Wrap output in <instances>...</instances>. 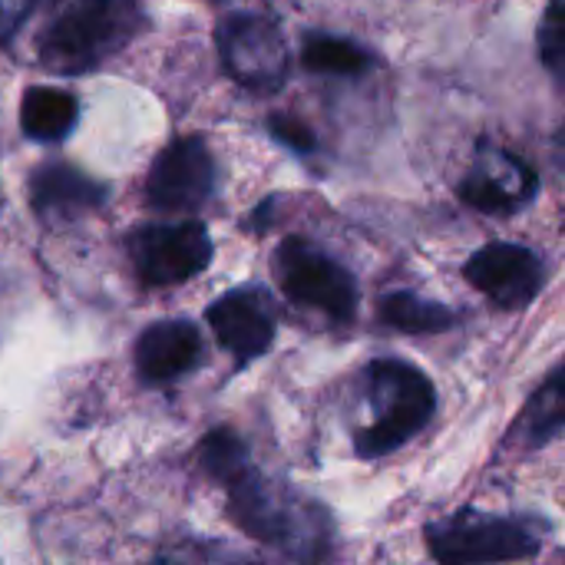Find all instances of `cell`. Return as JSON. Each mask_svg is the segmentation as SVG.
<instances>
[{"mask_svg":"<svg viewBox=\"0 0 565 565\" xmlns=\"http://www.w3.org/2000/svg\"><path fill=\"white\" fill-rule=\"evenodd\" d=\"M228 516L252 540L295 559H321L328 553V516L321 507L295 497L288 487L262 477L248 460L225 480Z\"/></svg>","mask_w":565,"mask_h":565,"instance_id":"cell-1","label":"cell"},{"mask_svg":"<svg viewBox=\"0 0 565 565\" xmlns=\"http://www.w3.org/2000/svg\"><path fill=\"white\" fill-rule=\"evenodd\" d=\"M146 26L139 0H70L40 33L36 53L50 73L79 76L122 53Z\"/></svg>","mask_w":565,"mask_h":565,"instance_id":"cell-2","label":"cell"},{"mask_svg":"<svg viewBox=\"0 0 565 565\" xmlns=\"http://www.w3.org/2000/svg\"><path fill=\"white\" fill-rule=\"evenodd\" d=\"M371 397L377 404V420L358 437L361 457H387L420 434L437 407L434 384L404 361L371 364Z\"/></svg>","mask_w":565,"mask_h":565,"instance_id":"cell-3","label":"cell"},{"mask_svg":"<svg viewBox=\"0 0 565 565\" xmlns=\"http://www.w3.org/2000/svg\"><path fill=\"white\" fill-rule=\"evenodd\" d=\"M271 268L278 275L281 291L305 308L321 311L331 321H351L358 311V281L354 275L324 255L315 242L308 238H285L271 258Z\"/></svg>","mask_w":565,"mask_h":565,"instance_id":"cell-4","label":"cell"},{"mask_svg":"<svg viewBox=\"0 0 565 565\" xmlns=\"http://www.w3.org/2000/svg\"><path fill=\"white\" fill-rule=\"evenodd\" d=\"M430 556L450 565L470 563H513L540 553L543 540L520 520L483 516V513H457L427 530Z\"/></svg>","mask_w":565,"mask_h":565,"instance_id":"cell-5","label":"cell"},{"mask_svg":"<svg viewBox=\"0 0 565 565\" xmlns=\"http://www.w3.org/2000/svg\"><path fill=\"white\" fill-rule=\"evenodd\" d=\"M126 252L142 285L172 288L209 268L212 238L202 222H152L126 238Z\"/></svg>","mask_w":565,"mask_h":565,"instance_id":"cell-6","label":"cell"},{"mask_svg":"<svg viewBox=\"0 0 565 565\" xmlns=\"http://www.w3.org/2000/svg\"><path fill=\"white\" fill-rule=\"evenodd\" d=\"M218 56L225 73L255 93H275L291 70L285 33L262 13H232L218 23Z\"/></svg>","mask_w":565,"mask_h":565,"instance_id":"cell-7","label":"cell"},{"mask_svg":"<svg viewBox=\"0 0 565 565\" xmlns=\"http://www.w3.org/2000/svg\"><path fill=\"white\" fill-rule=\"evenodd\" d=\"M215 182L218 172L209 142L202 136H179L152 159L146 202L166 215H192L212 199Z\"/></svg>","mask_w":565,"mask_h":565,"instance_id":"cell-8","label":"cell"},{"mask_svg":"<svg viewBox=\"0 0 565 565\" xmlns=\"http://www.w3.org/2000/svg\"><path fill=\"white\" fill-rule=\"evenodd\" d=\"M467 281L500 308H526L543 288L540 258L513 242H493L473 252L463 265Z\"/></svg>","mask_w":565,"mask_h":565,"instance_id":"cell-9","label":"cell"},{"mask_svg":"<svg viewBox=\"0 0 565 565\" xmlns=\"http://www.w3.org/2000/svg\"><path fill=\"white\" fill-rule=\"evenodd\" d=\"M205 321L218 344L242 364L262 358L275 341V308L262 288H235L218 295L209 305Z\"/></svg>","mask_w":565,"mask_h":565,"instance_id":"cell-10","label":"cell"},{"mask_svg":"<svg viewBox=\"0 0 565 565\" xmlns=\"http://www.w3.org/2000/svg\"><path fill=\"white\" fill-rule=\"evenodd\" d=\"M540 189L536 172L513 152L483 146L480 162L470 169V175L457 185L460 199L487 215H510L523 209Z\"/></svg>","mask_w":565,"mask_h":565,"instance_id":"cell-11","label":"cell"},{"mask_svg":"<svg viewBox=\"0 0 565 565\" xmlns=\"http://www.w3.org/2000/svg\"><path fill=\"white\" fill-rule=\"evenodd\" d=\"M30 205L46 225H70L106 202V185L70 162H40L30 172Z\"/></svg>","mask_w":565,"mask_h":565,"instance_id":"cell-12","label":"cell"},{"mask_svg":"<svg viewBox=\"0 0 565 565\" xmlns=\"http://www.w3.org/2000/svg\"><path fill=\"white\" fill-rule=\"evenodd\" d=\"M136 374L146 384H172L199 367L202 361V334L192 321H156L136 338Z\"/></svg>","mask_w":565,"mask_h":565,"instance_id":"cell-13","label":"cell"},{"mask_svg":"<svg viewBox=\"0 0 565 565\" xmlns=\"http://www.w3.org/2000/svg\"><path fill=\"white\" fill-rule=\"evenodd\" d=\"M79 103L66 89L30 86L20 99V129L36 142H60L73 132Z\"/></svg>","mask_w":565,"mask_h":565,"instance_id":"cell-14","label":"cell"},{"mask_svg":"<svg viewBox=\"0 0 565 565\" xmlns=\"http://www.w3.org/2000/svg\"><path fill=\"white\" fill-rule=\"evenodd\" d=\"M565 430V364H559L526 401L516 437L530 447H543Z\"/></svg>","mask_w":565,"mask_h":565,"instance_id":"cell-15","label":"cell"},{"mask_svg":"<svg viewBox=\"0 0 565 565\" xmlns=\"http://www.w3.org/2000/svg\"><path fill=\"white\" fill-rule=\"evenodd\" d=\"M377 318L387 328L407 331V334H444L454 328L457 315L444 308L440 301H427L411 291H394L377 305Z\"/></svg>","mask_w":565,"mask_h":565,"instance_id":"cell-16","label":"cell"},{"mask_svg":"<svg viewBox=\"0 0 565 565\" xmlns=\"http://www.w3.org/2000/svg\"><path fill=\"white\" fill-rule=\"evenodd\" d=\"M301 63L311 73H328V76H358L374 66V56L341 36L328 33H311L301 46Z\"/></svg>","mask_w":565,"mask_h":565,"instance_id":"cell-17","label":"cell"},{"mask_svg":"<svg viewBox=\"0 0 565 565\" xmlns=\"http://www.w3.org/2000/svg\"><path fill=\"white\" fill-rule=\"evenodd\" d=\"M245 460H248L245 444H242L232 430H225V427L212 430V434L202 440V447H199V463H202V470H205L212 480H218V483H222L232 470H238Z\"/></svg>","mask_w":565,"mask_h":565,"instance_id":"cell-18","label":"cell"},{"mask_svg":"<svg viewBox=\"0 0 565 565\" xmlns=\"http://www.w3.org/2000/svg\"><path fill=\"white\" fill-rule=\"evenodd\" d=\"M540 60L565 89V0H550L540 20Z\"/></svg>","mask_w":565,"mask_h":565,"instance_id":"cell-19","label":"cell"},{"mask_svg":"<svg viewBox=\"0 0 565 565\" xmlns=\"http://www.w3.org/2000/svg\"><path fill=\"white\" fill-rule=\"evenodd\" d=\"M268 129H271V136H275L278 142H285V146L295 149V152H311V149L318 146L315 132H311L301 119H295V116H288V113H275V116L268 119Z\"/></svg>","mask_w":565,"mask_h":565,"instance_id":"cell-20","label":"cell"},{"mask_svg":"<svg viewBox=\"0 0 565 565\" xmlns=\"http://www.w3.org/2000/svg\"><path fill=\"white\" fill-rule=\"evenodd\" d=\"M46 3H56V0H0V43L13 40L17 30Z\"/></svg>","mask_w":565,"mask_h":565,"instance_id":"cell-21","label":"cell"},{"mask_svg":"<svg viewBox=\"0 0 565 565\" xmlns=\"http://www.w3.org/2000/svg\"><path fill=\"white\" fill-rule=\"evenodd\" d=\"M556 159H559V166L565 169V126H563V132L556 136Z\"/></svg>","mask_w":565,"mask_h":565,"instance_id":"cell-22","label":"cell"}]
</instances>
